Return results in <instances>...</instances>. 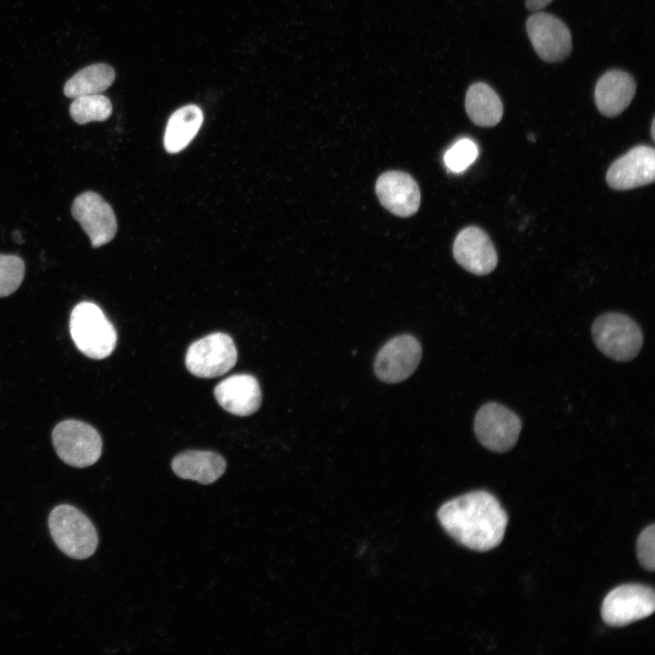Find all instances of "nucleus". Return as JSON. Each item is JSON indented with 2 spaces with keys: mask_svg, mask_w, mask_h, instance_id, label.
I'll list each match as a JSON object with an SVG mask.
<instances>
[{
  "mask_svg": "<svg viewBox=\"0 0 655 655\" xmlns=\"http://www.w3.org/2000/svg\"><path fill=\"white\" fill-rule=\"evenodd\" d=\"M438 519L458 543L477 551L499 546L504 537L508 515L499 500L484 490L472 491L444 503Z\"/></svg>",
  "mask_w": 655,
  "mask_h": 655,
  "instance_id": "obj_1",
  "label": "nucleus"
},
{
  "mask_svg": "<svg viewBox=\"0 0 655 655\" xmlns=\"http://www.w3.org/2000/svg\"><path fill=\"white\" fill-rule=\"evenodd\" d=\"M48 527L56 547L72 559H87L97 549L98 534L95 525L72 505L55 506L49 514Z\"/></svg>",
  "mask_w": 655,
  "mask_h": 655,
  "instance_id": "obj_2",
  "label": "nucleus"
},
{
  "mask_svg": "<svg viewBox=\"0 0 655 655\" xmlns=\"http://www.w3.org/2000/svg\"><path fill=\"white\" fill-rule=\"evenodd\" d=\"M69 328L76 347L88 358H105L116 348V331L95 303L77 304L71 312Z\"/></svg>",
  "mask_w": 655,
  "mask_h": 655,
  "instance_id": "obj_3",
  "label": "nucleus"
},
{
  "mask_svg": "<svg viewBox=\"0 0 655 655\" xmlns=\"http://www.w3.org/2000/svg\"><path fill=\"white\" fill-rule=\"evenodd\" d=\"M597 348L617 361H629L640 352L643 336L639 325L621 313H606L595 319L591 328Z\"/></svg>",
  "mask_w": 655,
  "mask_h": 655,
  "instance_id": "obj_4",
  "label": "nucleus"
},
{
  "mask_svg": "<svg viewBox=\"0 0 655 655\" xmlns=\"http://www.w3.org/2000/svg\"><path fill=\"white\" fill-rule=\"evenodd\" d=\"M52 441L57 456L67 465L86 468L95 464L102 454V438L89 424L66 419L53 429Z\"/></svg>",
  "mask_w": 655,
  "mask_h": 655,
  "instance_id": "obj_5",
  "label": "nucleus"
},
{
  "mask_svg": "<svg viewBox=\"0 0 655 655\" xmlns=\"http://www.w3.org/2000/svg\"><path fill=\"white\" fill-rule=\"evenodd\" d=\"M237 352L233 339L227 334H209L192 343L186 354L190 373L204 378L224 375L236 364Z\"/></svg>",
  "mask_w": 655,
  "mask_h": 655,
  "instance_id": "obj_6",
  "label": "nucleus"
},
{
  "mask_svg": "<svg viewBox=\"0 0 655 655\" xmlns=\"http://www.w3.org/2000/svg\"><path fill=\"white\" fill-rule=\"evenodd\" d=\"M521 430V420L503 405L489 402L477 412L474 432L482 446L494 452H506L516 444Z\"/></svg>",
  "mask_w": 655,
  "mask_h": 655,
  "instance_id": "obj_7",
  "label": "nucleus"
},
{
  "mask_svg": "<svg viewBox=\"0 0 655 655\" xmlns=\"http://www.w3.org/2000/svg\"><path fill=\"white\" fill-rule=\"evenodd\" d=\"M654 610L653 589L641 584H624L607 594L601 617L606 624L621 627L649 617Z\"/></svg>",
  "mask_w": 655,
  "mask_h": 655,
  "instance_id": "obj_8",
  "label": "nucleus"
},
{
  "mask_svg": "<svg viewBox=\"0 0 655 655\" xmlns=\"http://www.w3.org/2000/svg\"><path fill=\"white\" fill-rule=\"evenodd\" d=\"M526 31L536 54L545 62H561L572 51L569 27L551 14L534 12L526 21Z\"/></svg>",
  "mask_w": 655,
  "mask_h": 655,
  "instance_id": "obj_9",
  "label": "nucleus"
},
{
  "mask_svg": "<svg viewBox=\"0 0 655 655\" xmlns=\"http://www.w3.org/2000/svg\"><path fill=\"white\" fill-rule=\"evenodd\" d=\"M71 212L93 247L109 243L116 236L117 222L114 210L100 195L93 191L82 193L73 201Z\"/></svg>",
  "mask_w": 655,
  "mask_h": 655,
  "instance_id": "obj_10",
  "label": "nucleus"
},
{
  "mask_svg": "<svg viewBox=\"0 0 655 655\" xmlns=\"http://www.w3.org/2000/svg\"><path fill=\"white\" fill-rule=\"evenodd\" d=\"M421 358V346L411 335H400L388 340L378 351L374 369L377 377L387 383L408 378Z\"/></svg>",
  "mask_w": 655,
  "mask_h": 655,
  "instance_id": "obj_11",
  "label": "nucleus"
},
{
  "mask_svg": "<svg viewBox=\"0 0 655 655\" xmlns=\"http://www.w3.org/2000/svg\"><path fill=\"white\" fill-rule=\"evenodd\" d=\"M655 178V150L638 146L618 158L609 168L608 185L616 190H628L651 184Z\"/></svg>",
  "mask_w": 655,
  "mask_h": 655,
  "instance_id": "obj_12",
  "label": "nucleus"
},
{
  "mask_svg": "<svg viewBox=\"0 0 655 655\" xmlns=\"http://www.w3.org/2000/svg\"><path fill=\"white\" fill-rule=\"evenodd\" d=\"M453 256L467 271L484 276L495 269L498 256L489 237L477 227H468L456 237Z\"/></svg>",
  "mask_w": 655,
  "mask_h": 655,
  "instance_id": "obj_13",
  "label": "nucleus"
},
{
  "mask_svg": "<svg viewBox=\"0 0 655 655\" xmlns=\"http://www.w3.org/2000/svg\"><path fill=\"white\" fill-rule=\"evenodd\" d=\"M376 193L382 206L398 217L414 215L420 205V191L417 182L402 171L383 173L376 182Z\"/></svg>",
  "mask_w": 655,
  "mask_h": 655,
  "instance_id": "obj_14",
  "label": "nucleus"
},
{
  "mask_svg": "<svg viewBox=\"0 0 655 655\" xmlns=\"http://www.w3.org/2000/svg\"><path fill=\"white\" fill-rule=\"evenodd\" d=\"M214 396L225 410L240 417L255 413L262 398L258 381L249 374H236L223 379L216 386Z\"/></svg>",
  "mask_w": 655,
  "mask_h": 655,
  "instance_id": "obj_15",
  "label": "nucleus"
},
{
  "mask_svg": "<svg viewBox=\"0 0 655 655\" xmlns=\"http://www.w3.org/2000/svg\"><path fill=\"white\" fill-rule=\"evenodd\" d=\"M635 93L636 81L630 74L620 69H610L596 83L595 104L603 116L614 117L630 106Z\"/></svg>",
  "mask_w": 655,
  "mask_h": 655,
  "instance_id": "obj_16",
  "label": "nucleus"
},
{
  "mask_svg": "<svg viewBox=\"0 0 655 655\" xmlns=\"http://www.w3.org/2000/svg\"><path fill=\"white\" fill-rule=\"evenodd\" d=\"M171 467L174 473L183 479L208 485L224 474L227 462L214 451L186 450L173 458Z\"/></svg>",
  "mask_w": 655,
  "mask_h": 655,
  "instance_id": "obj_17",
  "label": "nucleus"
},
{
  "mask_svg": "<svg viewBox=\"0 0 655 655\" xmlns=\"http://www.w3.org/2000/svg\"><path fill=\"white\" fill-rule=\"evenodd\" d=\"M465 108L470 120L484 127L496 126L503 116V104L499 96L484 82H476L469 87Z\"/></svg>",
  "mask_w": 655,
  "mask_h": 655,
  "instance_id": "obj_18",
  "label": "nucleus"
},
{
  "mask_svg": "<svg viewBox=\"0 0 655 655\" xmlns=\"http://www.w3.org/2000/svg\"><path fill=\"white\" fill-rule=\"evenodd\" d=\"M203 120V112L196 105H187L175 111L165 130V149L171 154L185 149L198 133Z\"/></svg>",
  "mask_w": 655,
  "mask_h": 655,
  "instance_id": "obj_19",
  "label": "nucleus"
},
{
  "mask_svg": "<svg viewBox=\"0 0 655 655\" xmlns=\"http://www.w3.org/2000/svg\"><path fill=\"white\" fill-rule=\"evenodd\" d=\"M116 77L115 70L106 64H95L75 74L65 85L67 97L100 94L108 88Z\"/></svg>",
  "mask_w": 655,
  "mask_h": 655,
  "instance_id": "obj_20",
  "label": "nucleus"
},
{
  "mask_svg": "<svg viewBox=\"0 0 655 655\" xmlns=\"http://www.w3.org/2000/svg\"><path fill=\"white\" fill-rule=\"evenodd\" d=\"M69 112L75 122L85 125L106 120L112 114V105L106 96L100 94L82 96L74 98Z\"/></svg>",
  "mask_w": 655,
  "mask_h": 655,
  "instance_id": "obj_21",
  "label": "nucleus"
},
{
  "mask_svg": "<svg viewBox=\"0 0 655 655\" xmlns=\"http://www.w3.org/2000/svg\"><path fill=\"white\" fill-rule=\"evenodd\" d=\"M25 276L23 259L14 255L0 254V297L13 294Z\"/></svg>",
  "mask_w": 655,
  "mask_h": 655,
  "instance_id": "obj_22",
  "label": "nucleus"
},
{
  "mask_svg": "<svg viewBox=\"0 0 655 655\" xmlns=\"http://www.w3.org/2000/svg\"><path fill=\"white\" fill-rule=\"evenodd\" d=\"M478 154L476 144L470 139L463 138L447 151L444 161L448 169L458 173L470 166L477 158Z\"/></svg>",
  "mask_w": 655,
  "mask_h": 655,
  "instance_id": "obj_23",
  "label": "nucleus"
},
{
  "mask_svg": "<svg viewBox=\"0 0 655 655\" xmlns=\"http://www.w3.org/2000/svg\"><path fill=\"white\" fill-rule=\"evenodd\" d=\"M637 556L641 566L648 570L655 569V525L645 528L637 539Z\"/></svg>",
  "mask_w": 655,
  "mask_h": 655,
  "instance_id": "obj_24",
  "label": "nucleus"
},
{
  "mask_svg": "<svg viewBox=\"0 0 655 655\" xmlns=\"http://www.w3.org/2000/svg\"><path fill=\"white\" fill-rule=\"evenodd\" d=\"M553 0H525V6L530 12L540 11Z\"/></svg>",
  "mask_w": 655,
  "mask_h": 655,
  "instance_id": "obj_25",
  "label": "nucleus"
},
{
  "mask_svg": "<svg viewBox=\"0 0 655 655\" xmlns=\"http://www.w3.org/2000/svg\"><path fill=\"white\" fill-rule=\"evenodd\" d=\"M654 126H655V121H654V119H653V120H652V123H651V131H650L652 139H655V135H654L655 129H654Z\"/></svg>",
  "mask_w": 655,
  "mask_h": 655,
  "instance_id": "obj_26",
  "label": "nucleus"
}]
</instances>
